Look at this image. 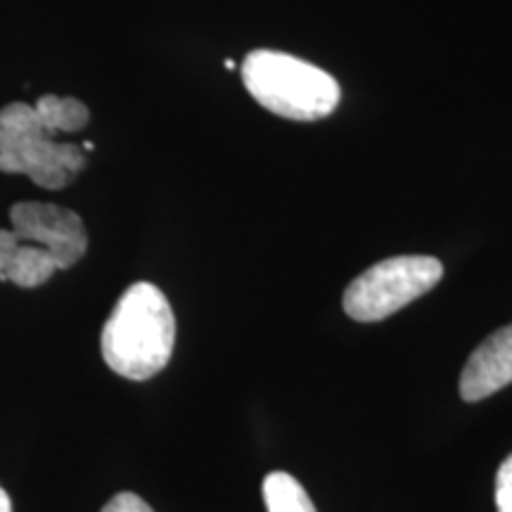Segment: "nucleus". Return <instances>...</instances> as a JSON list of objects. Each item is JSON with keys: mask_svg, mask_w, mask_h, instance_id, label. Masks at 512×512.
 <instances>
[{"mask_svg": "<svg viewBox=\"0 0 512 512\" xmlns=\"http://www.w3.org/2000/svg\"><path fill=\"white\" fill-rule=\"evenodd\" d=\"M91 112L76 98L41 95L36 105L12 102L0 110V171L29 176L38 188L62 190L86 166V150L57 136L79 133Z\"/></svg>", "mask_w": 512, "mask_h": 512, "instance_id": "nucleus-1", "label": "nucleus"}, {"mask_svg": "<svg viewBox=\"0 0 512 512\" xmlns=\"http://www.w3.org/2000/svg\"><path fill=\"white\" fill-rule=\"evenodd\" d=\"M12 230L0 228V280L19 287L46 285L57 271L79 264L88 233L76 211L46 202H17Z\"/></svg>", "mask_w": 512, "mask_h": 512, "instance_id": "nucleus-2", "label": "nucleus"}, {"mask_svg": "<svg viewBox=\"0 0 512 512\" xmlns=\"http://www.w3.org/2000/svg\"><path fill=\"white\" fill-rule=\"evenodd\" d=\"M176 347V318L169 299L152 283H133L102 328V358L126 380L162 373Z\"/></svg>", "mask_w": 512, "mask_h": 512, "instance_id": "nucleus-3", "label": "nucleus"}, {"mask_svg": "<svg viewBox=\"0 0 512 512\" xmlns=\"http://www.w3.org/2000/svg\"><path fill=\"white\" fill-rule=\"evenodd\" d=\"M242 83L264 110L292 121L330 117L342 98L335 76L278 50H252L242 62Z\"/></svg>", "mask_w": 512, "mask_h": 512, "instance_id": "nucleus-4", "label": "nucleus"}, {"mask_svg": "<svg viewBox=\"0 0 512 512\" xmlns=\"http://www.w3.org/2000/svg\"><path fill=\"white\" fill-rule=\"evenodd\" d=\"M444 266L434 256H392L370 266L344 290V313L358 323H377L439 285Z\"/></svg>", "mask_w": 512, "mask_h": 512, "instance_id": "nucleus-5", "label": "nucleus"}, {"mask_svg": "<svg viewBox=\"0 0 512 512\" xmlns=\"http://www.w3.org/2000/svg\"><path fill=\"white\" fill-rule=\"evenodd\" d=\"M508 384H512V323L486 337L467 358L460 375V396L467 403H477Z\"/></svg>", "mask_w": 512, "mask_h": 512, "instance_id": "nucleus-6", "label": "nucleus"}, {"mask_svg": "<svg viewBox=\"0 0 512 512\" xmlns=\"http://www.w3.org/2000/svg\"><path fill=\"white\" fill-rule=\"evenodd\" d=\"M266 512H318L297 477L287 472H268L264 479Z\"/></svg>", "mask_w": 512, "mask_h": 512, "instance_id": "nucleus-7", "label": "nucleus"}, {"mask_svg": "<svg viewBox=\"0 0 512 512\" xmlns=\"http://www.w3.org/2000/svg\"><path fill=\"white\" fill-rule=\"evenodd\" d=\"M496 508L498 512H512V453L503 460L496 475Z\"/></svg>", "mask_w": 512, "mask_h": 512, "instance_id": "nucleus-8", "label": "nucleus"}, {"mask_svg": "<svg viewBox=\"0 0 512 512\" xmlns=\"http://www.w3.org/2000/svg\"><path fill=\"white\" fill-rule=\"evenodd\" d=\"M102 512H155V510H152L138 494L121 491V494L110 498V503L102 508Z\"/></svg>", "mask_w": 512, "mask_h": 512, "instance_id": "nucleus-9", "label": "nucleus"}, {"mask_svg": "<svg viewBox=\"0 0 512 512\" xmlns=\"http://www.w3.org/2000/svg\"><path fill=\"white\" fill-rule=\"evenodd\" d=\"M0 512H12V501L3 486H0Z\"/></svg>", "mask_w": 512, "mask_h": 512, "instance_id": "nucleus-10", "label": "nucleus"}, {"mask_svg": "<svg viewBox=\"0 0 512 512\" xmlns=\"http://www.w3.org/2000/svg\"><path fill=\"white\" fill-rule=\"evenodd\" d=\"M223 64H226V69H235V62L233 60H226Z\"/></svg>", "mask_w": 512, "mask_h": 512, "instance_id": "nucleus-11", "label": "nucleus"}]
</instances>
